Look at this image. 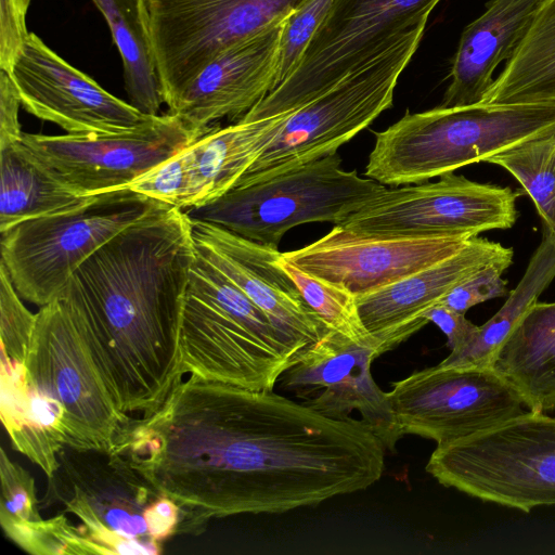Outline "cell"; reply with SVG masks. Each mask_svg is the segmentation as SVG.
<instances>
[{
    "label": "cell",
    "mask_w": 555,
    "mask_h": 555,
    "mask_svg": "<svg viewBox=\"0 0 555 555\" xmlns=\"http://www.w3.org/2000/svg\"><path fill=\"white\" fill-rule=\"evenodd\" d=\"M439 178L386 189L339 225L370 236L467 238L514 225L518 193L511 188L475 182L453 172Z\"/></svg>",
    "instance_id": "obj_12"
},
{
    "label": "cell",
    "mask_w": 555,
    "mask_h": 555,
    "mask_svg": "<svg viewBox=\"0 0 555 555\" xmlns=\"http://www.w3.org/2000/svg\"><path fill=\"white\" fill-rule=\"evenodd\" d=\"M440 0H333L293 74L263 100L295 109L363 68L409 29L427 23Z\"/></svg>",
    "instance_id": "obj_9"
},
{
    "label": "cell",
    "mask_w": 555,
    "mask_h": 555,
    "mask_svg": "<svg viewBox=\"0 0 555 555\" xmlns=\"http://www.w3.org/2000/svg\"><path fill=\"white\" fill-rule=\"evenodd\" d=\"M544 1L491 0L461 35L439 106L480 103L494 81V72L513 56Z\"/></svg>",
    "instance_id": "obj_22"
},
{
    "label": "cell",
    "mask_w": 555,
    "mask_h": 555,
    "mask_svg": "<svg viewBox=\"0 0 555 555\" xmlns=\"http://www.w3.org/2000/svg\"><path fill=\"white\" fill-rule=\"evenodd\" d=\"M469 240L464 236H370L335 224L321 238L282 253L281 257L360 297L456 254Z\"/></svg>",
    "instance_id": "obj_17"
},
{
    "label": "cell",
    "mask_w": 555,
    "mask_h": 555,
    "mask_svg": "<svg viewBox=\"0 0 555 555\" xmlns=\"http://www.w3.org/2000/svg\"><path fill=\"white\" fill-rule=\"evenodd\" d=\"M0 520L5 534L23 550L35 528L43 520L37 509L34 478L0 452Z\"/></svg>",
    "instance_id": "obj_32"
},
{
    "label": "cell",
    "mask_w": 555,
    "mask_h": 555,
    "mask_svg": "<svg viewBox=\"0 0 555 555\" xmlns=\"http://www.w3.org/2000/svg\"><path fill=\"white\" fill-rule=\"evenodd\" d=\"M426 24L412 27L373 62L294 109L235 186L272 179L335 154L367 128L392 106L398 79L417 50Z\"/></svg>",
    "instance_id": "obj_6"
},
{
    "label": "cell",
    "mask_w": 555,
    "mask_h": 555,
    "mask_svg": "<svg viewBox=\"0 0 555 555\" xmlns=\"http://www.w3.org/2000/svg\"><path fill=\"white\" fill-rule=\"evenodd\" d=\"M553 132L555 101L406 112L375 133L364 176L384 185L422 183Z\"/></svg>",
    "instance_id": "obj_3"
},
{
    "label": "cell",
    "mask_w": 555,
    "mask_h": 555,
    "mask_svg": "<svg viewBox=\"0 0 555 555\" xmlns=\"http://www.w3.org/2000/svg\"><path fill=\"white\" fill-rule=\"evenodd\" d=\"M197 139L170 113L118 133H23L22 144L56 181L79 196L127 189Z\"/></svg>",
    "instance_id": "obj_13"
},
{
    "label": "cell",
    "mask_w": 555,
    "mask_h": 555,
    "mask_svg": "<svg viewBox=\"0 0 555 555\" xmlns=\"http://www.w3.org/2000/svg\"><path fill=\"white\" fill-rule=\"evenodd\" d=\"M513 258L493 261L456 285L439 302L465 314L472 307L483 301L505 297L506 281L503 272L512 264Z\"/></svg>",
    "instance_id": "obj_36"
},
{
    "label": "cell",
    "mask_w": 555,
    "mask_h": 555,
    "mask_svg": "<svg viewBox=\"0 0 555 555\" xmlns=\"http://www.w3.org/2000/svg\"><path fill=\"white\" fill-rule=\"evenodd\" d=\"M486 163L507 170L531 197L548 233L555 236V132L490 156Z\"/></svg>",
    "instance_id": "obj_29"
},
{
    "label": "cell",
    "mask_w": 555,
    "mask_h": 555,
    "mask_svg": "<svg viewBox=\"0 0 555 555\" xmlns=\"http://www.w3.org/2000/svg\"><path fill=\"white\" fill-rule=\"evenodd\" d=\"M426 472L473 498L529 513L555 505V416L525 411L437 444Z\"/></svg>",
    "instance_id": "obj_4"
},
{
    "label": "cell",
    "mask_w": 555,
    "mask_h": 555,
    "mask_svg": "<svg viewBox=\"0 0 555 555\" xmlns=\"http://www.w3.org/2000/svg\"><path fill=\"white\" fill-rule=\"evenodd\" d=\"M424 317L443 332L451 351L467 344L478 331V325L466 319L465 314L441 304L433 307Z\"/></svg>",
    "instance_id": "obj_39"
},
{
    "label": "cell",
    "mask_w": 555,
    "mask_h": 555,
    "mask_svg": "<svg viewBox=\"0 0 555 555\" xmlns=\"http://www.w3.org/2000/svg\"><path fill=\"white\" fill-rule=\"evenodd\" d=\"M105 18L124 67L129 103L149 116L165 103L141 0H92Z\"/></svg>",
    "instance_id": "obj_27"
},
{
    "label": "cell",
    "mask_w": 555,
    "mask_h": 555,
    "mask_svg": "<svg viewBox=\"0 0 555 555\" xmlns=\"http://www.w3.org/2000/svg\"><path fill=\"white\" fill-rule=\"evenodd\" d=\"M189 188V165L181 150L137 178L127 189L184 210Z\"/></svg>",
    "instance_id": "obj_35"
},
{
    "label": "cell",
    "mask_w": 555,
    "mask_h": 555,
    "mask_svg": "<svg viewBox=\"0 0 555 555\" xmlns=\"http://www.w3.org/2000/svg\"><path fill=\"white\" fill-rule=\"evenodd\" d=\"M180 516L179 505L169 496L160 494L147 506L144 514L151 539L163 544L165 540L175 535Z\"/></svg>",
    "instance_id": "obj_40"
},
{
    "label": "cell",
    "mask_w": 555,
    "mask_h": 555,
    "mask_svg": "<svg viewBox=\"0 0 555 555\" xmlns=\"http://www.w3.org/2000/svg\"><path fill=\"white\" fill-rule=\"evenodd\" d=\"M195 254L186 212L163 207L95 250L59 296L124 414L153 412L182 379L179 327Z\"/></svg>",
    "instance_id": "obj_2"
},
{
    "label": "cell",
    "mask_w": 555,
    "mask_h": 555,
    "mask_svg": "<svg viewBox=\"0 0 555 555\" xmlns=\"http://www.w3.org/2000/svg\"><path fill=\"white\" fill-rule=\"evenodd\" d=\"M388 397L402 436L437 444L488 429L526 406L517 388L492 365L426 367L392 383Z\"/></svg>",
    "instance_id": "obj_14"
},
{
    "label": "cell",
    "mask_w": 555,
    "mask_h": 555,
    "mask_svg": "<svg viewBox=\"0 0 555 555\" xmlns=\"http://www.w3.org/2000/svg\"><path fill=\"white\" fill-rule=\"evenodd\" d=\"M9 75L22 107L67 133H118L151 117L107 92L34 33H29Z\"/></svg>",
    "instance_id": "obj_16"
},
{
    "label": "cell",
    "mask_w": 555,
    "mask_h": 555,
    "mask_svg": "<svg viewBox=\"0 0 555 555\" xmlns=\"http://www.w3.org/2000/svg\"><path fill=\"white\" fill-rule=\"evenodd\" d=\"M50 477L55 496L80 521L93 554H160L147 530L145 509L160 494L125 457L113 450L65 447Z\"/></svg>",
    "instance_id": "obj_10"
},
{
    "label": "cell",
    "mask_w": 555,
    "mask_h": 555,
    "mask_svg": "<svg viewBox=\"0 0 555 555\" xmlns=\"http://www.w3.org/2000/svg\"><path fill=\"white\" fill-rule=\"evenodd\" d=\"M31 0H0V69L10 73L29 33L26 15Z\"/></svg>",
    "instance_id": "obj_37"
},
{
    "label": "cell",
    "mask_w": 555,
    "mask_h": 555,
    "mask_svg": "<svg viewBox=\"0 0 555 555\" xmlns=\"http://www.w3.org/2000/svg\"><path fill=\"white\" fill-rule=\"evenodd\" d=\"M25 366L28 383L63 409L69 448L113 447L130 416L116 406L61 297L37 312Z\"/></svg>",
    "instance_id": "obj_11"
},
{
    "label": "cell",
    "mask_w": 555,
    "mask_h": 555,
    "mask_svg": "<svg viewBox=\"0 0 555 555\" xmlns=\"http://www.w3.org/2000/svg\"><path fill=\"white\" fill-rule=\"evenodd\" d=\"M386 189L357 170H345L335 153L279 177L235 186L184 211L191 220L278 248L291 229L311 222L341 224Z\"/></svg>",
    "instance_id": "obj_5"
},
{
    "label": "cell",
    "mask_w": 555,
    "mask_h": 555,
    "mask_svg": "<svg viewBox=\"0 0 555 555\" xmlns=\"http://www.w3.org/2000/svg\"><path fill=\"white\" fill-rule=\"evenodd\" d=\"M492 366L529 411H555V301H534L498 350Z\"/></svg>",
    "instance_id": "obj_24"
},
{
    "label": "cell",
    "mask_w": 555,
    "mask_h": 555,
    "mask_svg": "<svg viewBox=\"0 0 555 555\" xmlns=\"http://www.w3.org/2000/svg\"><path fill=\"white\" fill-rule=\"evenodd\" d=\"M513 254L509 247L476 236L456 254L357 297L362 323L380 354L395 349L429 323L425 313L456 285L493 261L513 258Z\"/></svg>",
    "instance_id": "obj_21"
},
{
    "label": "cell",
    "mask_w": 555,
    "mask_h": 555,
    "mask_svg": "<svg viewBox=\"0 0 555 555\" xmlns=\"http://www.w3.org/2000/svg\"><path fill=\"white\" fill-rule=\"evenodd\" d=\"M283 23L215 56L168 113L196 139L217 128L215 122L224 117L240 119L274 89Z\"/></svg>",
    "instance_id": "obj_20"
},
{
    "label": "cell",
    "mask_w": 555,
    "mask_h": 555,
    "mask_svg": "<svg viewBox=\"0 0 555 555\" xmlns=\"http://www.w3.org/2000/svg\"><path fill=\"white\" fill-rule=\"evenodd\" d=\"M20 106L22 103L13 80L9 73L0 69V147L22 140Z\"/></svg>",
    "instance_id": "obj_38"
},
{
    "label": "cell",
    "mask_w": 555,
    "mask_h": 555,
    "mask_svg": "<svg viewBox=\"0 0 555 555\" xmlns=\"http://www.w3.org/2000/svg\"><path fill=\"white\" fill-rule=\"evenodd\" d=\"M167 206L129 189L88 196L72 208L25 220L2 233L0 262L22 299L42 307L60 296L102 245Z\"/></svg>",
    "instance_id": "obj_7"
},
{
    "label": "cell",
    "mask_w": 555,
    "mask_h": 555,
    "mask_svg": "<svg viewBox=\"0 0 555 555\" xmlns=\"http://www.w3.org/2000/svg\"><path fill=\"white\" fill-rule=\"evenodd\" d=\"M114 450L181 516L176 534L212 518L280 514L367 489L386 448L360 418L334 420L273 390L191 374L130 417Z\"/></svg>",
    "instance_id": "obj_1"
},
{
    "label": "cell",
    "mask_w": 555,
    "mask_h": 555,
    "mask_svg": "<svg viewBox=\"0 0 555 555\" xmlns=\"http://www.w3.org/2000/svg\"><path fill=\"white\" fill-rule=\"evenodd\" d=\"M555 101V0H545L480 103Z\"/></svg>",
    "instance_id": "obj_25"
},
{
    "label": "cell",
    "mask_w": 555,
    "mask_h": 555,
    "mask_svg": "<svg viewBox=\"0 0 555 555\" xmlns=\"http://www.w3.org/2000/svg\"><path fill=\"white\" fill-rule=\"evenodd\" d=\"M195 253L188 287L190 294L230 313L268 339L288 345L296 350L301 349L282 334L266 313L228 275L198 253L196 247Z\"/></svg>",
    "instance_id": "obj_30"
},
{
    "label": "cell",
    "mask_w": 555,
    "mask_h": 555,
    "mask_svg": "<svg viewBox=\"0 0 555 555\" xmlns=\"http://www.w3.org/2000/svg\"><path fill=\"white\" fill-rule=\"evenodd\" d=\"M79 196L51 177L21 141L0 147V233L29 219L72 208Z\"/></svg>",
    "instance_id": "obj_26"
},
{
    "label": "cell",
    "mask_w": 555,
    "mask_h": 555,
    "mask_svg": "<svg viewBox=\"0 0 555 555\" xmlns=\"http://www.w3.org/2000/svg\"><path fill=\"white\" fill-rule=\"evenodd\" d=\"M380 356L371 343L356 341L327 328L314 343L298 350L280 375V388L301 403L334 420H361L395 452L402 434L385 392L372 376V362Z\"/></svg>",
    "instance_id": "obj_15"
},
{
    "label": "cell",
    "mask_w": 555,
    "mask_h": 555,
    "mask_svg": "<svg viewBox=\"0 0 555 555\" xmlns=\"http://www.w3.org/2000/svg\"><path fill=\"white\" fill-rule=\"evenodd\" d=\"M293 111L264 114L251 108L234 124L217 127L184 147L190 171L184 210L233 189L269 147Z\"/></svg>",
    "instance_id": "obj_23"
},
{
    "label": "cell",
    "mask_w": 555,
    "mask_h": 555,
    "mask_svg": "<svg viewBox=\"0 0 555 555\" xmlns=\"http://www.w3.org/2000/svg\"><path fill=\"white\" fill-rule=\"evenodd\" d=\"M191 221L197 251L228 275L289 340L304 348L324 334L327 327L282 268L278 248L212 223Z\"/></svg>",
    "instance_id": "obj_19"
},
{
    "label": "cell",
    "mask_w": 555,
    "mask_h": 555,
    "mask_svg": "<svg viewBox=\"0 0 555 555\" xmlns=\"http://www.w3.org/2000/svg\"><path fill=\"white\" fill-rule=\"evenodd\" d=\"M37 313L23 304L5 266L0 262L1 353L25 362L36 326Z\"/></svg>",
    "instance_id": "obj_34"
},
{
    "label": "cell",
    "mask_w": 555,
    "mask_h": 555,
    "mask_svg": "<svg viewBox=\"0 0 555 555\" xmlns=\"http://www.w3.org/2000/svg\"><path fill=\"white\" fill-rule=\"evenodd\" d=\"M298 350L258 334L186 292L179 327L182 374L251 390H273Z\"/></svg>",
    "instance_id": "obj_18"
},
{
    "label": "cell",
    "mask_w": 555,
    "mask_h": 555,
    "mask_svg": "<svg viewBox=\"0 0 555 555\" xmlns=\"http://www.w3.org/2000/svg\"><path fill=\"white\" fill-rule=\"evenodd\" d=\"M555 278V236L544 230L543 238L528 267L501 309L464 346L438 363L441 367L492 365L514 326Z\"/></svg>",
    "instance_id": "obj_28"
},
{
    "label": "cell",
    "mask_w": 555,
    "mask_h": 555,
    "mask_svg": "<svg viewBox=\"0 0 555 555\" xmlns=\"http://www.w3.org/2000/svg\"><path fill=\"white\" fill-rule=\"evenodd\" d=\"M332 2L333 0H305L284 21L279 44L274 89L296 69Z\"/></svg>",
    "instance_id": "obj_33"
},
{
    "label": "cell",
    "mask_w": 555,
    "mask_h": 555,
    "mask_svg": "<svg viewBox=\"0 0 555 555\" xmlns=\"http://www.w3.org/2000/svg\"><path fill=\"white\" fill-rule=\"evenodd\" d=\"M304 1L141 0L168 108L215 56L282 24Z\"/></svg>",
    "instance_id": "obj_8"
},
{
    "label": "cell",
    "mask_w": 555,
    "mask_h": 555,
    "mask_svg": "<svg viewBox=\"0 0 555 555\" xmlns=\"http://www.w3.org/2000/svg\"><path fill=\"white\" fill-rule=\"evenodd\" d=\"M280 262L295 283L302 299L327 328L356 341L371 343L377 347L362 323L354 295L343 287L302 271L295 264L283 260L282 257Z\"/></svg>",
    "instance_id": "obj_31"
}]
</instances>
